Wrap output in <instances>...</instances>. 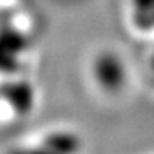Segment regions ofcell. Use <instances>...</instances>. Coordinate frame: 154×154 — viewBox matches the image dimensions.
<instances>
[{"label": "cell", "mask_w": 154, "mask_h": 154, "mask_svg": "<svg viewBox=\"0 0 154 154\" xmlns=\"http://www.w3.org/2000/svg\"><path fill=\"white\" fill-rule=\"evenodd\" d=\"M134 22L138 29H154V0H134Z\"/></svg>", "instance_id": "cell-3"}, {"label": "cell", "mask_w": 154, "mask_h": 154, "mask_svg": "<svg viewBox=\"0 0 154 154\" xmlns=\"http://www.w3.org/2000/svg\"><path fill=\"white\" fill-rule=\"evenodd\" d=\"M93 72L97 85L107 91H115L126 82V68L118 55L104 52L99 54L93 63Z\"/></svg>", "instance_id": "cell-2"}, {"label": "cell", "mask_w": 154, "mask_h": 154, "mask_svg": "<svg viewBox=\"0 0 154 154\" xmlns=\"http://www.w3.org/2000/svg\"><path fill=\"white\" fill-rule=\"evenodd\" d=\"M82 142L71 131H55L47 134L33 148H17L11 154H80Z\"/></svg>", "instance_id": "cell-1"}]
</instances>
